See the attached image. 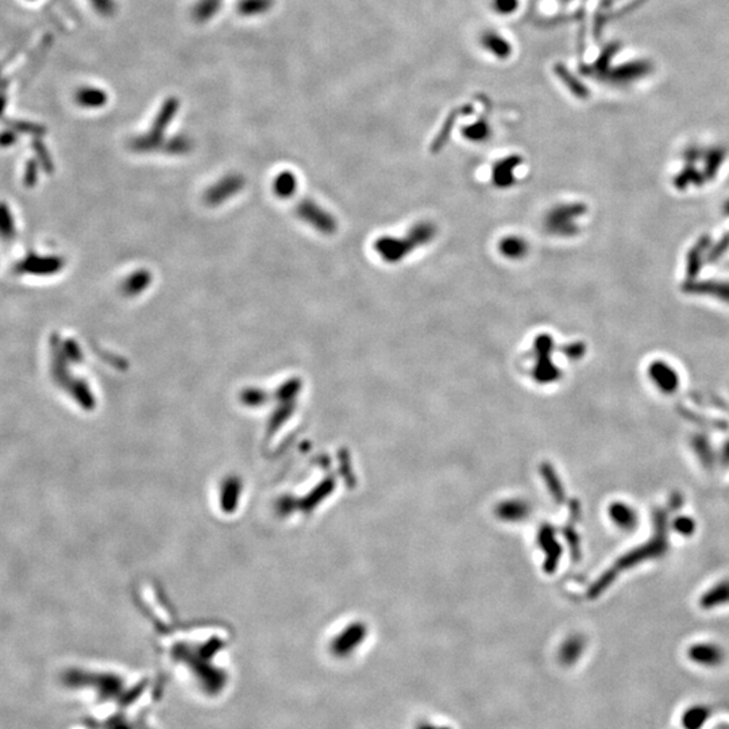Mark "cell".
I'll list each match as a JSON object with an SVG mask.
<instances>
[{
    "label": "cell",
    "mask_w": 729,
    "mask_h": 729,
    "mask_svg": "<svg viewBox=\"0 0 729 729\" xmlns=\"http://www.w3.org/2000/svg\"><path fill=\"white\" fill-rule=\"evenodd\" d=\"M61 682L67 688L83 689L92 688L100 701L116 700L119 704H126L127 695H135L134 692H123V682L113 674L90 673L80 669H69L61 676Z\"/></svg>",
    "instance_id": "1"
},
{
    "label": "cell",
    "mask_w": 729,
    "mask_h": 729,
    "mask_svg": "<svg viewBox=\"0 0 729 729\" xmlns=\"http://www.w3.org/2000/svg\"><path fill=\"white\" fill-rule=\"evenodd\" d=\"M688 658L700 667L714 669L725 662V651L713 641H698L689 647Z\"/></svg>",
    "instance_id": "2"
},
{
    "label": "cell",
    "mask_w": 729,
    "mask_h": 729,
    "mask_svg": "<svg viewBox=\"0 0 729 729\" xmlns=\"http://www.w3.org/2000/svg\"><path fill=\"white\" fill-rule=\"evenodd\" d=\"M648 375L660 392L665 394L676 392L679 385V375L669 363L663 361H655L648 368Z\"/></svg>",
    "instance_id": "3"
},
{
    "label": "cell",
    "mask_w": 729,
    "mask_h": 729,
    "mask_svg": "<svg viewBox=\"0 0 729 729\" xmlns=\"http://www.w3.org/2000/svg\"><path fill=\"white\" fill-rule=\"evenodd\" d=\"M685 291L688 293H698V295H711L714 298L729 301V284L724 282H711V281H688L685 285Z\"/></svg>",
    "instance_id": "4"
},
{
    "label": "cell",
    "mask_w": 729,
    "mask_h": 729,
    "mask_svg": "<svg viewBox=\"0 0 729 729\" xmlns=\"http://www.w3.org/2000/svg\"><path fill=\"white\" fill-rule=\"evenodd\" d=\"M725 604H729V580L717 582L701 599V606L704 609L724 606Z\"/></svg>",
    "instance_id": "5"
},
{
    "label": "cell",
    "mask_w": 729,
    "mask_h": 729,
    "mask_svg": "<svg viewBox=\"0 0 729 729\" xmlns=\"http://www.w3.org/2000/svg\"><path fill=\"white\" fill-rule=\"evenodd\" d=\"M275 4V0H239L237 11L242 17H258L266 14Z\"/></svg>",
    "instance_id": "6"
},
{
    "label": "cell",
    "mask_w": 729,
    "mask_h": 729,
    "mask_svg": "<svg viewBox=\"0 0 729 729\" xmlns=\"http://www.w3.org/2000/svg\"><path fill=\"white\" fill-rule=\"evenodd\" d=\"M708 244H709V239L707 237H704L688 254V265H686L688 281L694 280V277L698 275L701 265H702V251H704V249H707Z\"/></svg>",
    "instance_id": "7"
},
{
    "label": "cell",
    "mask_w": 729,
    "mask_h": 729,
    "mask_svg": "<svg viewBox=\"0 0 729 729\" xmlns=\"http://www.w3.org/2000/svg\"><path fill=\"white\" fill-rule=\"evenodd\" d=\"M222 4L223 0H197L193 7V18L200 23H204L218 14Z\"/></svg>",
    "instance_id": "8"
},
{
    "label": "cell",
    "mask_w": 729,
    "mask_h": 729,
    "mask_svg": "<svg viewBox=\"0 0 729 729\" xmlns=\"http://www.w3.org/2000/svg\"><path fill=\"white\" fill-rule=\"evenodd\" d=\"M613 518L616 523L624 529H634L637 524V513L635 509L627 504H616L613 506Z\"/></svg>",
    "instance_id": "9"
},
{
    "label": "cell",
    "mask_w": 729,
    "mask_h": 729,
    "mask_svg": "<svg viewBox=\"0 0 729 729\" xmlns=\"http://www.w3.org/2000/svg\"><path fill=\"white\" fill-rule=\"evenodd\" d=\"M482 43L489 52H492L494 56L500 57V58H505L511 53V46L508 45V42L505 41L504 38L497 36L493 32L487 33L482 37Z\"/></svg>",
    "instance_id": "10"
},
{
    "label": "cell",
    "mask_w": 729,
    "mask_h": 729,
    "mask_svg": "<svg viewBox=\"0 0 729 729\" xmlns=\"http://www.w3.org/2000/svg\"><path fill=\"white\" fill-rule=\"evenodd\" d=\"M77 100L84 106L99 107L107 102V94L99 88H85L78 91Z\"/></svg>",
    "instance_id": "11"
},
{
    "label": "cell",
    "mask_w": 729,
    "mask_h": 729,
    "mask_svg": "<svg viewBox=\"0 0 729 729\" xmlns=\"http://www.w3.org/2000/svg\"><path fill=\"white\" fill-rule=\"evenodd\" d=\"M704 181V176L698 173L693 168L683 169L675 179H674V187L678 189H685L689 184L701 186Z\"/></svg>",
    "instance_id": "12"
},
{
    "label": "cell",
    "mask_w": 729,
    "mask_h": 729,
    "mask_svg": "<svg viewBox=\"0 0 729 729\" xmlns=\"http://www.w3.org/2000/svg\"><path fill=\"white\" fill-rule=\"evenodd\" d=\"M724 160V151L723 150H713L709 157H708V164H707V170H705V177L707 179H714L717 170L720 168L721 162Z\"/></svg>",
    "instance_id": "13"
},
{
    "label": "cell",
    "mask_w": 729,
    "mask_h": 729,
    "mask_svg": "<svg viewBox=\"0 0 729 729\" xmlns=\"http://www.w3.org/2000/svg\"><path fill=\"white\" fill-rule=\"evenodd\" d=\"M701 711H702L701 708H694L693 711H688L689 714H685V717H683V727L689 729L700 728L702 725L704 720L707 718V714H705L707 711L704 714H700Z\"/></svg>",
    "instance_id": "14"
},
{
    "label": "cell",
    "mask_w": 729,
    "mask_h": 729,
    "mask_svg": "<svg viewBox=\"0 0 729 729\" xmlns=\"http://www.w3.org/2000/svg\"><path fill=\"white\" fill-rule=\"evenodd\" d=\"M95 10L103 17H113L118 10L115 0H90Z\"/></svg>",
    "instance_id": "15"
},
{
    "label": "cell",
    "mask_w": 729,
    "mask_h": 729,
    "mask_svg": "<svg viewBox=\"0 0 729 729\" xmlns=\"http://www.w3.org/2000/svg\"><path fill=\"white\" fill-rule=\"evenodd\" d=\"M674 528L681 535L689 536V535H692L694 529H695V523L690 518H678L675 520V523H674Z\"/></svg>",
    "instance_id": "16"
},
{
    "label": "cell",
    "mask_w": 729,
    "mask_h": 729,
    "mask_svg": "<svg viewBox=\"0 0 729 729\" xmlns=\"http://www.w3.org/2000/svg\"><path fill=\"white\" fill-rule=\"evenodd\" d=\"M494 7L500 14H512L518 7V0H494Z\"/></svg>",
    "instance_id": "17"
},
{
    "label": "cell",
    "mask_w": 729,
    "mask_h": 729,
    "mask_svg": "<svg viewBox=\"0 0 729 729\" xmlns=\"http://www.w3.org/2000/svg\"><path fill=\"white\" fill-rule=\"evenodd\" d=\"M729 249V235L724 237V239L721 242L718 243L713 250H711V256H709V260L711 261H716L717 258H720L727 250Z\"/></svg>",
    "instance_id": "18"
},
{
    "label": "cell",
    "mask_w": 729,
    "mask_h": 729,
    "mask_svg": "<svg viewBox=\"0 0 729 729\" xmlns=\"http://www.w3.org/2000/svg\"><path fill=\"white\" fill-rule=\"evenodd\" d=\"M487 127H486L484 123H478L475 125L474 127H470L468 130V137L470 138H484L486 132H487Z\"/></svg>",
    "instance_id": "19"
},
{
    "label": "cell",
    "mask_w": 729,
    "mask_h": 729,
    "mask_svg": "<svg viewBox=\"0 0 729 729\" xmlns=\"http://www.w3.org/2000/svg\"><path fill=\"white\" fill-rule=\"evenodd\" d=\"M725 212H727V214H729V202L728 203H727V204H725Z\"/></svg>",
    "instance_id": "20"
}]
</instances>
